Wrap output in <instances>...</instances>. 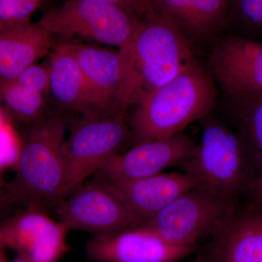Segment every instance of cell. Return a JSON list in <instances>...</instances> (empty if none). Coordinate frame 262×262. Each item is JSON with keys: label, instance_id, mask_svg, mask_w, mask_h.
Returning <instances> with one entry per match:
<instances>
[{"label": "cell", "instance_id": "9c48e42d", "mask_svg": "<svg viewBox=\"0 0 262 262\" xmlns=\"http://www.w3.org/2000/svg\"><path fill=\"white\" fill-rule=\"evenodd\" d=\"M68 232L46 208L27 206L2 224L0 248L12 250L31 262H58L70 251Z\"/></svg>", "mask_w": 262, "mask_h": 262}, {"label": "cell", "instance_id": "8fae6325", "mask_svg": "<svg viewBox=\"0 0 262 262\" xmlns=\"http://www.w3.org/2000/svg\"><path fill=\"white\" fill-rule=\"evenodd\" d=\"M194 251L172 246L141 226L94 236L85 246L87 256L98 262H175Z\"/></svg>", "mask_w": 262, "mask_h": 262}, {"label": "cell", "instance_id": "d4e9b609", "mask_svg": "<svg viewBox=\"0 0 262 262\" xmlns=\"http://www.w3.org/2000/svg\"><path fill=\"white\" fill-rule=\"evenodd\" d=\"M248 188L257 206V211L262 213V167L257 177L253 179Z\"/></svg>", "mask_w": 262, "mask_h": 262}, {"label": "cell", "instance_id": "44dd1931", "mask_svg": "<svg viewBox=\"0 0 262 262\" xmlns=\"http://www.w3.org/2000/svg\"><path fill=\"white\" fill-rule=\"evenodd\" d=\"M227 19L237 27L262 32V0H229Z\"/></svg>", "mask_w": 262, "mask_h": 262}, {"label": "cell", "instance_id": "ac0fdd59", "mask_svg": "<svg viewBox=\"0 0 262 262\" xmlns=\"http://www.w3.org/2000/svg\"><path fill=\"white\" fill-rule=\"evenodd\" d=\"M153 10L188 37L211 34L228 22L229 0H151Z\"/></svg>", "mask_w": 262, "mask_h": 262}, {"label": "cell", "instance_id": "d6986e66", "mask_svg": "<svg viewBox=\"0 0 262 262\" xmlns=\"http://www.w3.org/2000/svg\"><path fill=\"white\" fill-rule=\"evenodd\" d=\"M231 116L253 164L262 167V91L232 96Z\"/></svg>", "mask_w": 262, "mask_h": 262}, {"label": "cell", "instance_id": "52a82bcc", "mask_svg": "<svg viewBox=\"0 0 262 262\" xmlns=\"http://www.w3.org/2000/svg\"><path fill=\"white\" fill-rule=\"evenodd\" d=\"M234 213L233 204L211 193L193 189L172 202L141 227L174 246L194 248Z\"/></svg>", "mask_w": 262, "mask_h": 262}, {"label": "cell", "instance_id": "7c38bea8", "mask_svg": "<svg viewBox=\"0 0 262 262\" xmlns=\"http://www.w3.org/2000/svg\"><path fill=\"white\" fill-rule=\"evenodd\" d=\"M215 78L231 96L262 91V42L231 37L211 56Z\"/></svg>", "mask_w": 262, "mask_h": 262}, {"label": "cell", "instance_id": "ba28073f", "mask_svg": "<svg viewBox=\"0 0 262 262\" xmlns=\"http://www.w3.org/2000/svg\"><path fill=\"white\" fill-rule=\"evenodd\" d=\"M58 221L67 230L101 235L139 227L120 196L104 179L81 184L56 206Z\"/></svg>", "mask_w": 262, "mask_h": 262}, {"label": "cell", "instance_id": "484cf974", "mask_svg": "<svg viewBox=\"0 0 262 262\" xmlns=\"http://www.w3.org/2000/svg\"><path fill=\"white\" fill-rule=\"evenodd\" d=\"M10 262H31L29 260L27 259L24 256L17 255L16 257L14 259L11 260Z\"/></svg>", "mask_w": 262, "mask_h": 262}, {"label": "cell", "instance_id": "7402d4cb", "mask_svg": "<svg viewBox=\"0 0 262 262\" xmlns=\"http://www.w3.org/2000/svg\"><path fill=\"white\" fill-rule=\"evenodd\" d=\"M44 0H0V30L29 22Z\"/></svg>", "mask_w": 262, "mask_h": 262}, {"label": "cell", "instance_id": "ffe728a7", "mask_svg": "<svg viewBox=\"0 0 262 262\" xmlns=\"http://www.w3.org/2000/svg\"><path fill=\"white\" fill-rule=\"evenodd\" d=\"M1 101L15 120L34 124L45 116V95L14 80L0 84Z\"/></svg>", "mask_w": 262, "mask_h": 262}, {"label": "cell", "instance_id": "e0dca14e", "mask_svg": "<svg viewBox=\"0 0 262 262\" xmlns=\"http://www.w3.org/2000/svg\"><path fill=\"white\" fill-rule=\"evenodd\" d=\"M49 93L58 105L82 115L100 112L80 66L67 43L53 48L50 60Z\"/></svg>", "mask_w": 262, "mask_h": 262}, {"label": "cell", "instance_id": "9a60e30c", "mask_svg": "<svg viewBox=\"0 0 262 262\" xmlns=\"http://www.w3.org/2000/svg\"><path fill=\"white\" fill-rule=\"evenodd\" d=\"M52 34L39 22L0 30V84L14 80L49 53Z\"/></svg>", "mask_w": 262, "mask_h": 262}, {"label": "cell", "instance_id": "7a4b0ae2", "mask_svg": "<svg viewBox=\"0 0 262 262\" xmlns=\"http://www.w3.org/2000/svg\"><path fill=\"white\" fill-rule=\"evenodd\" d=\"M66 130L61 117L44 116L32 124L20 147L14 178L5 186L7 203L46 208L67 198L62 152Z\"/></svg>", "mask_w": 262, "mask_h": 262}, {"label": "cell", "instance_id": "30bf717a", "mask_svg": "<svg viewBox=\"0 0 262 262\" xmlns=\"http://www.w3.org/2000/svg\"><path fill=\"white\" fill-rule=\"evenodd\" d=\"M195 146L190 138L182 134L143 141L123 154L115 155L96 173L112 182L151 177L172 165H180L190 156Z\"/></svg>", "mask_w": 262, "mask_h": 262}, {"label": "cell", "instance_id": "83f0119b", "mask_svg": "<svg viewBox=\"0 0 262 262\" xmlns=\"http://www.w3.org/2000/svg\"></svg>", "mask_w": 262, "mask_h": 262}, {"label": "cell", "instance_id": "cb8c5ba5", "mask_svg": "<svg viewBox=\"0 0 262 262\" xmlns=\"http://www.w3.org/2000/svg\"><path fill=\"white\" fill-rule=\"evenodd\" d=\"M120 7L141 19L146 18L155 13L151 0H91Z\"/></svg>", "mask_w": 262, "mask_h": 262}, {"label": "cell", "instance_id": "2e32d148", "mask_svg": "<svg viewBox=\"0 0 262 262\" xmlns=\"http://www.w3.org/2000/svg\"><path fill=\"white\" fill-rule=\"evenodd\" d=\"M206 262H262V213H233L214 232Z\"/></svg>", "mask_w": 262, "mask_h": 262}, {"label": "cell", "instance_id": "603a6c76", "mask_svg": "<svg viewBox=\"0 0 262 262\" xmlns=\"http://www.w3.org/2000/svg\"><path fill=\"white\" fill-rule=\"evenodd\" d=\"M13 80L20 85L35 90L46 96L49 93V65L35 63L24 70Z\"/></svg>", "mask_w": 262, "mask_h": 262}, {"label": "cell", "instance_id": "3957f363", "mask_svg": "<svg viewBox=\"0 0 262 262\" xmlns=\"http://www.w3.org/2000/svg\"><path fill=\"white\" fill-rule=\"evenodd\" d=\"M215 101L213 81L196 61L136 104L133 133L138 143L178 135L189 124L208 116Z\"/></svg>", "mask_w": 262, "mask_h": 262}, {"label": "cell", "instance_id": "4316f807", "mask_svg": "<svg viewBox=\"0 0 262 262\" xmlns=\"http://www.w3.org/2000/svg\"><path fill=\"white\" fill-rule=\"evenodd\" d=\"M192 262H206V260H201V261H192Z\"/></svg>", "mask_w": 262, "mask_h": 262}, {"label": "cell", "instance_id": "4fadbf2b", "mask_svg": "<svg viewBox=\"0 0 262 262\" xmlns=\"http://www.w3.org/2000/svg\"><path fill=\"white\" fill-rule=\"evenodd\" d=\"M106 182L120 196L141 225L179 196L196 188L194 179L181 172L160 173L127 182Z\"/></svg>", "mask_w": 262, "mask_h": 262}, {"label": "cell", "instance_id": "5bb4252c", "mask_svg": "<svg viewBox=\"0 0 262 262\" xmlns=\"http://www.w3.org/2000/svg\"><path fill=\"white\" fill-rule=\"evenodd\" d=\"M75 56L94 99L101 111L122 107L118 98L122 80L120 51L79 43H67Z\"/></svg>", "mask_w": 262, "mask_h": 262}, {"label": "cell", "instance_id": "277c9868", "mask_svg": "<svg viewBox=\"0 0 262 262\" xmlns=\"http://www.w3.org/2000/svg\"><path fill=\"white\" fill-rule=\"evenodd\" d=\"M253 163L237 133L218 120H206L199 144L181 166L198 189L233 204L252 181Z\"/></svg>", "mask_w": 262, "mask_h": 262}, {"label": "cell", "instance_id": "8992f818", "mask_svg": "<svg viewBox=\"0 0 262 262\" xmlns=\"http://www.w3.org/2000/svg\"><path fill=\"white\" fill-rule=\"evenodd\" d=\"M142 19L115 5L91 0H67L42 15L39 23L52 34L75 36L101 44L128 46Z\"/></svg>", "mask_w": 262, "mask_h": 262}, {"label": "cell", "instance_id": "5b68a950", "mask_svg": "<svg viewBox=\"0 0 262 262\" xmlns=\"http://www.w3.org/2000/svg\"><path fill=\"white\" fill-rule=\"evenodd\" d=\"M126 110L117 107L83 115L72 123L62 149L67 196L119 154L129 136L125 122Z\"/></svg>", "mask_w": 262, "mask_h": 262}, {"label": "cell", "instance_id": "6da1fadb", "mask_svg": "<svg viewBox=\"0 0 262 262\" xmlns=\"http://www.w3.org/2000/svg\"><path fill=\"white\" fill-rule=\"evenodd\" d=\"M188 38L161 15L142 19L130 45L120 49L122 80L118 102L137 104L195 63Z\"/></svg>", "mask_w": 262, "mask_h": 262}]
</instances>
